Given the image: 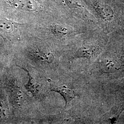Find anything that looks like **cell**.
Masks as SVG:
<instances>
[{"mask_svg": "<svg viewBox=\"0 0 124 124\" xmlns=\"http://www.w3.org/2000/svg\"><path fill=\"white\" fill-rule=\"evenodd\" d=\"M89 8L98 21L113 25L121 21L124 0H86Z\"/></svg>", "mask_w": 124, "mask_h": 124, "instance_id": "6da1fadb", "label": "cell"}, {"mask_svg": "<svg viewBox=\"0 0 124 124\" xmlns=\"http://www.w3.org/2000/svg\"><path fill=\"white\" fill-rule=\"evenodd\" d=\"M26 72L29 76L28 83L24 85L27 90L32 94L33 96L37 98H42L45 96V91L43 84L41 80L34 76L26 69L22 68Z\"/></svg>", "mask_w": 124, "mask_h": 124, "instance_id": "7a4b0ae2", "label": "cell"}, {"mask_svg": "<svg viewBox=\"0 0 124 124\" xmlns=\"http://www.w3.org/2000/svg\"><path fill=\"white\" fill-rule=\"evenodd\" d=\"M48 81L50 85L51 91L60 94L64 98L65 101V107L77 96L75 91L66 85L53 81L51 79H48Z\"/></svg>", "mask_w": 124, "mask_h": 124, "instance_id": "3957f363", "label": "cell"}, {"mask_svg": "<svg viewBox=\"0 0 124 124\" xmlns=\"http://www.w3.org/2000/svg\"><path fill=\"white\" fill-rule=\"evenodd\" d=\"M31 58L41 64H50L53 62L54 57L52 52L46 49L36 48L30 52Z\"/></svg>", "mask_w": 124, "mask_h": 124, "instance_id": "277c9868", "label": "cell"}, {"mask_svg": "<svg viewBox=\"0 0 124 124\" xmlns=\"http://www.w3.org/2000/svg\"><path fill=\"white\" fill-rule=\"evenodd\" d=\"M100 48L98 45L91 44L85 45L80 47L75 53V58H85L91 60L96 56Z\"/></svg>", "mask_w": 124, "mask_h": 124, "instance_id": "5b68a950", "label": "cell"}, {"mask_svg": "<svg viewBox=\"0 0 124 124\" xmlns=\"http://www.w3.org/2000/svg\"><path fill=\"white\" fill-rule=\"evenodd\" d=\"M9 2L15 7L28 12L35 11L39 6L34 0H9Z\"/></svg>", "mask_w": 124, "mask_h": 124, "instance_id": "8992f818", "label": "cell"}, {"mask_svg": "<svg viewBox=\"0 0 124 124\" xmlns=\"http://www.w3.org/2000/svg\"><path fill=\"white\" fill-rule=\"evenodd\" d=\"M52 31L55 35L62 37L72 36L75 32L72 27L62 24H57L53 25Z\"/></svg>", "mask_w": 124, "mask_h": 124, "instance_id": "52a82bcc", "label": "cell"}, {"mask_svg": "<svg viewBox=\"0 0 124 124\" xmlns=\"http://www.w3.org/2000/svg\"><path fill=\"white\" fill-rule=\"evenodd\" d=\"M120 68V63L118 60L114 58L105 59L102 62V69L105 72L110 73L116 71Z\"/></svg>", "mask_w": 124, "mask_h": 124, "instance_id": "ba28073f", "label": "cell"}, {"mask_svg": "<svg viewBox=\"0 0 124 124\" xmlns=\"http://www.w3.org/2000/svg\"><path fill=\"white\" fill-rule=\"evenodd\" d=\"M15 26L13 23L7 20H0V31L10 34L14 31Z\"/></svg>", "mask_w": 124, "mask_h": 124, "instance_id": "9c48e42d", "label": "cell"}]
</instances>
